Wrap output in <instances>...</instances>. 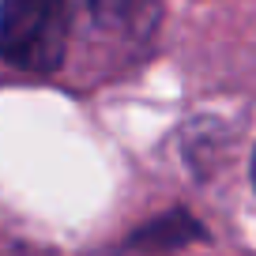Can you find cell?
<instances>
[{"instance_id": "obj_1", "label": "cell", "mask_w": 256, "mask_h": 256, "mask_svg": "<svg viewBox=\"0 0 256 256\" xmlns=\"http://www.w3.org/2000/svg\"><path fill=\"white\" fill-rule=\"evenodd\" d=\"M68 42V0H0V60L53 72Z\"/></svg>"}, {"instance_id": "obj_2", "label": "cell", "mask_w": 256, "mask_h": 256, "mask_svg": "<svg viewBox=\"0 0 256 256\" xmlns=\"http://www.w3.org/2000/svg\"><path fill=\"white\" fill-rule=\"evenodd\" d=\"M87 4L102 30L124 38H147L162 12V0H87Z\"/></svg>"}, {"instance_id": "obj_3", "label": "cell", "mask_w": 256, "mask_h": 256, "mask_svg": "<svg viewBox=\"0 0 256 256\" xmlns=\"http://www.w3.org/2000/svg\"><path fill=\"white\" fill-rule=\"evenodd\" d=\"M252 177H256V158H252Z\"/></svg>"}]
</instances>
